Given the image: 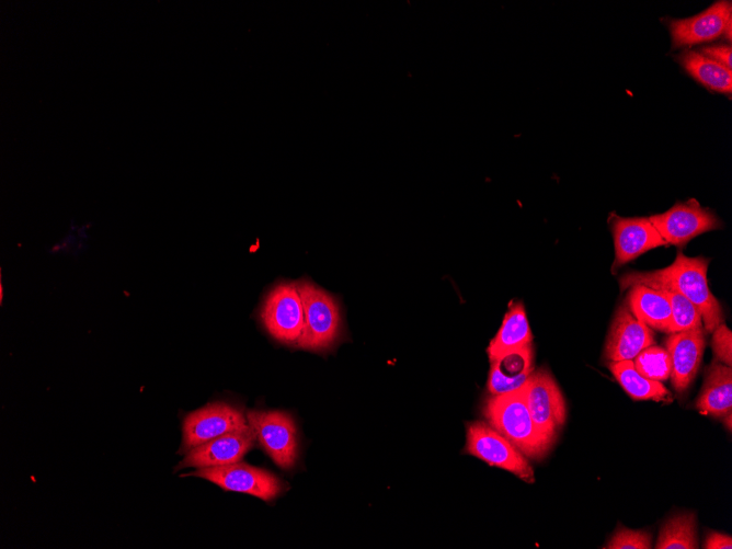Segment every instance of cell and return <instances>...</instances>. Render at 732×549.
I'll list each match as a JSON object with an SVG mask.
<instances>
[{
	"label": "cell",
	"instance_id": "6da1fadb",
	"mask_svg": "<svg viewBox=\"0 0 732 549\" xmlns=\"http://www.w3.org/2000/svg\"><path fill=\"white\" fill-rule=\"evenodd\" d=\"M483 416L494 430L506 437L528 459L540 460L550 450V443L536 427L526 403L525 385L514 391L488 397Z\"/></svg>",
	"mask_w": 732,
	"mask_h": 549
},
{
	"label": "cell",
	"instance_id": "7a4b0ae2",
	"mask_svg": "<svg viewBox=\"0 0 732 549\" xmlns=\"http://www.w3.org/2000/svg\"><path fill=\"white\" fill-rule=\"evenodd\" d=\"M296 283L305 312V328L296 346L317 353L330 351L342 332L339 301L309 278Z\"/></svg>",
	"mask_w": 732,
	"mask_h": 549
},
{
	"label": "cell",
	"instance_id": "3957f363",
	"mask_svg": "<svg viewBox=\"0 0 732 549\" xmlns=\"http://www.w3.org/2000/svg\"><path fill=\"white\" fill-rule=\"evenodd\" d=\"M709 259L704 256L689 258L678 252L675 261L665 268L647 272L655 279L674 287L685 296L699 311L704 325L712 332L723 321L721 306L711 293L707 270Z\"/></svg>",
	"mask_w": 732,
	"mask_h": 549
},
{
	"label": "cell",
	"instance_id": "277c9868",
	"mask_svg": "<svg viewBox=\"0 0 732 549\" xmlns=\"http://www.w3.org/2000/svg\"><path fill=\"white\" fill-rule=\"evenodd\" d=\"M464 454L477 457L490 466L504 469L527 483L535 482V472L528 458L484 421H472L466 424Z\"/></svg>",
	"mask_w": 732,
	"mask_h": 549
},
{
	"label": "cell",
	"instance_id": "5b68a950",
	"mask_svg": "<svg viewBox=\"0 0 732 549\" xmlns=\"http://www.w3.org/2000/svg\"><path fill=\"white\" fill-rule=\"evenodd\" d=\"M260 319L277 342L297 344L305 328V312L296 282L279 281L266 293Z\"/></svg>",
	"mask_w": 732,
	"mask_h": 549
},
{
	"label": "cell",
	"instance_id": "8992f818",
	"mask_svg": "<svg viewBox=\"0 0 732 549\" xmlns=\"http://www.w3.org/2000/svg\"><path fill=\"white\" fill-rule=\"evenodd\" d=\"M526 403L538 431L550 443L565 423L567 405L552 375L540 368L534 370L525 382Z\"/></svg>",
	"mask_w": 732,
	"mask_h": 549
},
{
	"label": "cell",
	"instance_id": "52a82bcc",
	"mask_svg": "<svg viewBox=\"0 0 732 549\" xmlns=\"http://www.w3.org/2000/svg\"><path fill=\"white\" fill-rule=\"evenodd\" d=\"M247 420L256 439L282 469H291L297 459V435L291 416L282 411H255Z\"/></svg>",
	"mask_w": 732,
	"mask_h": 549
},
{
	"label": "cell",
	"instance_id": "ba28073f",
	"mask_svg": "<svg viewBox=\"0 0 732 549\" xmlns=\"http://www.w3.org/2000/svg\"><path fill=\"white\" fill-rule=\"evenodd\" d=\"M247 427V415L238 408L222 401L208 403L185 416L180 453L185 454L213 438Z\"/></svg>",
	"mask_w": 732,
	"mask_h": 549
},
{
	"label": "cell",
	"instance_id": "9c48e42d",
	"mask_svg": "<svg viewBox=\"0 0 732 549\" xmlns=\"http://www.w3.org/2000/svg\"><path fill=\"white\" fill-rule=\"evenodd\" d=\"M649 219L667 244L677 247L704 232L722 227L714 213L701 207L696 199L676 203L668 210Z\"/></svg>",
	"mask_w": 732,
	"mask_h": 549
},
{
	"label": "cell",
	"instance_id": "30bf717a",
	"mask_svg": "<svg viewBox=\"0 0 732 549\" xmlns=\"http://www.w3.org/2000/svg\"><path fill=\"white\" fill-rule=\"evenodd\" d=\"M190 476L206 479L225 491L250 494L265 502L272 501L282 491V483L273 473L240 461L219 467L198 468Z\"/></svg>",
	"mask_w": 732,
	"mask_h": 549
},
{
	"label": "cell",
	"instance_id": "8fae6325",
	"mask_svg": "<svg viewBox=\"0 0 732 549\" xmlns=\"http://www.w3.org/2000/svg\"><path fill=\"white\" fill-rule=\"evenodd\" d=\"M672 48L693 46L725 35L731 41V2L716 1L705 11L679 20H670Z\"/></svg>",
	"mask_w": 732,
	"mask_h": 549
},
{
	"label": "cell",
	"instance_id": "7c38bea8",
	"mask_svg": "<svg viewBox=\"0 0 732 549\" xmlns=\"http://www.w3.org/2000/svg\"><path fill=\"white\" fill-rule=\"evenodd\" d=\"M256 441L252 428L230 432L201 444L187 453L176 466L182 468H210L241 461Z\"/></svg>",
	"mask_w": 732,
	"mask_h": 549
},
{
	"label": "cell",
	"instance_id": "4fadbf2b",
	"mask_svg": "<svg viewBox=\"0 0 732 549\" xmlns=\"http://www.w3.org/2000/svg\"><path fill=\"white\" fill-rule=\"evenodd\" d=\"M654 344L652 329L637 319L628 306H620L611 322L604 350L608 362L633 359L642 350Z\"/></svg>",
	"mask_w": 732,
	"mask_h": 549
},
{
	"label": "cell",
	"instance_id": "5bb4252c",
	"mask_svg": "<svg viewBox=\"0 0 732 549\" xmlns=\"http://www.w3.org/2000/svg\"><path fill=\"white\" fill-rule=\"evenodd\" d=\"M610 226L615 243L613 268L634 260L651 249L667 244L647 217L624 218L613 215Z\"/></svg>",
	"mask_w": 732,
	"mask_h": 549
},
{
	"label": "cell",
	"instance_id": "9a60e30c",
	"mask_svg": "<svg viewBox=\"0 0 732 549\" xmlns=\"http://www.w3.org/2000/svg\"><path fill=\"white\" fill-rule=\"evenodd\" d=\"M665 344L672 362V385L677 392H684L699 369L706 344L705 331L697 328L674 332Z\"/></svg>",
	"mask_w": 732,
	"mask_h": 549
},
{
	"label": "cell",
	"instance_id": "2e32d148",
	"mask_svg": "<svg viewBox=\"0 0 732 549\" xmlns=\"http://www.w3.org/2000/svg\"><path fill=\"white\" fill-rule=\"evenodd\" d=\"M488 391L503 394L522 388L534 371L533 345L505 352L490 359Z\"/></svg>",
	"mask_w": 732,
	"mask_h": 549
},
{
	"label": "cell",
	"instance_id": "e0dca14e",
	"mask_svg": "<svg viewBox=\"0 0 732 549\" xmlns=\"http://www.w3.org/2000/svg\"><path fill=\"white\" fill-rule=\"evenodd\" d=\"M619 282L621 289L629 288L633 285H644L661 291L666 297L672 311L670 333L704 328L698 309L667 283L649 276L647 272L628 273L624 275Z\"/></svg>",
	"mask_w": 732,
	"mask_h": 549
},
{
	"label": "cell",
	"instance_id": "ac0fdd59",
	"mask_svg": "<svg viewBox=\"0 0 732 549\" xmlns=\"http://www.w3.org/2000/svg\"><path fill=\"white\" fill-rule=\"evenodd\" d=\"M696 407L701 413L720 419L732 414L731 367L720 362L711 364Z\"/></svg>",
	"mask_w": 732,
	"mask_h": 549
},
{
	"label": "cell",
	"instance_id": "d6986e66",
	"mask_svg": "<svg viewBox=\"0 0 732 549\" xmlns=\"http://www.w3.org/2000/svg\"><path fill=\"white\" fill-rule=\"evenodd\" d=\"M627 299L628 308L637 319L650 329L670 333L671 306L661 291L644 285H633Z\"/></svg>",
	"mask_w": 732,
	"mask_h": 549
},
{
	"label": "cell",
	"instance_id": "ffe728a7",
	"mask_svg": "<svg viewBox=\"0 0 732 549\" xmlns=\"http://www.w3.org/2000/svg\"><path fill=\"white\" fill-rule=\"evenodd\" d=\"M533 343L525 308L522 302H513L504 316L503 322L489 343L487 353L489 361L513 350L522 348Z\"/></svg>",
	"mask_w": 732,
	"mask_h": 549
},
{
	"label": "cell",
	"instance_id": "44dd1931",
	"mask_svg": "<svg viewBox=\"0 0 732 549\" xmlns=\"http://www.w3.org/2000/svg\"><path fill=\"white\" fill-rule=\"evenodd\" d=\"M684 70L707 89L722 94L732 92V71L699 50L685 49L677 56Z\"/></svg>",
	"mask_w": 732,
	"mask_h": 549
},
{
	"label": "cell",
	"instance_id": "7402d4cb",
	"mask_svg": "<svg viewBox=\"0 0 732 549\" xmlns=\"http://www.w3.org/2000/svg\"><path fill=\"white\" fill-rule=\"evenodd\" d=\"M608 368L634 400L671 401V392L661 381L650 380L641 376L636 369L632 359L609 362Z\"/></svg>",
	"mask_w": 732,
	"mask_h": 549
},
{
	"label": "cell",
	"instance_id": "603a6c76",
	"mask_svg": "<svg viewBox=\"0 0 732 549\" xmlns=\"http://www.w3.org/2000/svg\"><path fill=\"white\" fill-rule=\"evenodd\" d=\"M656 549H695L698 548L696 515L679 513L667 519L659 534Z\"/></svg>",
	"mask_w": 732,
	"mask_h": 549
},
{
	"label": "cell",
	"instance_id": "cb8c5ba5",
	"mask_svg": "<svg viewBox=\"0 0 732 549\" xmlns=\"http://www.w3.org/2000/svg\"><path fill=\"white\" fill-rule=\"evenodd\" d=\"M632 362L638 373L650 380L662 381L671 376V357L666 348L661 346L645 347Z\"/></svg>",
	"mask_w": 732,
	"mask_h": 549
},
{
	"label": "cell",
	"instance_id": "d4e9b609",
	"mask_svg": "<svg viewBox=\"0 0 732 549\" xmlns=\"http://www.w3.org/2000/svg\"><path fill=\"white\" fill-rule=\"evenodd\" d=\"M652 537L647 530L618 528L605 545L606 549H649Z\"/></svg>",
	"mask_w": 732,
	"mask_h": 549
},
{
	"label": "cell",
	"instance_id": "484cf974",
	"mask_svg": "<svg viewBox=\"0 0 732 549\" xmlns=\"http://www.w3.org/2000/svg\"><path fill=\"white\" fill-rule=\"evenodd\" d=\"M712 350L718 361L729 367L732 365V332L725 323H720L713 331Z\"/></svg>",
	"mask_w": 732,
	"mask_h": 549
},
{
	"label": "cell",
	"instance_id": "4316f807",
	"mask_svg": "<svg viewBox=\"0 0 732 549\" xmlns=\"http://www.w3.org/2000/svg\"><path fill=\"white\" fill-rule=\"evenodd\" d=\"M699 53L716 60L729 69L732 68V50L730 45L719 44L705 46L700 49Z\"/></svg>",
	"mask_w": 732,
	"mask_h": 549
},
{
	"label": "cell",
	"instance_id": "83f0119b",
	"mask_svg": "<svg viewBox=\"0 0 732 549\" xmlns=\"http://www.w3.org/2000/svg\"><path fill=\"white\" fill-rule=\"evenodd\" d=\"M704 548L731 549L732 548L731 536L718 531H711L705 540Z\"/></svg>",
	"mask_w": 732,
	"mask_h": 549
},
{
	"label": "cell",
	"instance_id": "f1b7e54d",
	"mask_svg": "<svg viewBox=\"0 0 732 549\" xmlns=\"http://www.w3.org/2000/svg\"><path fill=\"white\" fill-rule=\"evenodd\" d=\"M724 424L727 425L728 430L731 431V421H732V415L729 414L724 418H722Z\"/></svg>",
	"mask_w": 732,
	"mask_h": 549
}]
</instances>
